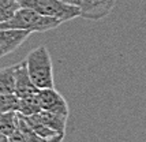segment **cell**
Instances as JSON below:
<instances>
[{
    "label": "cell",
    "instance_id": "3957f363",
    "mask_svg": "<svg viewBox=\"0 0 146 142\" xmlns=\"http://www.w3.org/2000/svg\"><path fill=\"white\" fill-rule=\"evenodd\" d=\"M19 4L44 17L60 21L62 23L79 18V8L64 0H19Z\"/></svg>",
    "mask_w": 146,
    "mask_h": 142
},
{
    "label": "cell",
    "instance_id": "2e32d148",
    "mask_svg": "<svg viewBox=\"0 0 146 142\" xmlns=\"http://www.w3.org/2000/svg\"><path fill=\"white\" fill-rule=\"evenodd\" d=\"M63 139H64V134H57V135H55V137L42 139L41 142H63Z\"/></svg>",
    "mask_w": 146,
    "mask_h": 142
},
{
    "label": "cell",
    "instance_id": "7c38bea8",
    "mask_svg": "<svg viewBox=\"0 0 146 142\" xmlns=\"http://www.w3.org/2000/svg\"><path fill=\"white\" fill-rule=\"evenodd\" d=\"M17 120L18 113L17 112H0V133L4 135H11L17 130Z\"/></svg>",
    "mask_w": 146,
    "mask_h": 142
},
{
    "label": "cell",
    "instance_id": "5bb4252c",
    "mask_svg": "<svg viewBox=\"0 0 146 142\" xmlns=\"http://www.w3.org/2000/svg\"><path fill=\"white\" fill-rule=\"evenodd\" d=\"M18 100L15 94H0V112H17Z\"/></svg>",
    "mask_w": 146,
    "mask_h": 142
},
{
    "label": "cell",
    "instance_id": "9c48e42d",
    "mask_svg": "<svg viewBox=\"0 0 146 142\" xmlns=\"http://www.w3.org/2000/svg\"><path fill=\"white\" fill-rule=\"evenodd\" d=\"M15 70L17 64L0 68V94H15Z\"/></svg>",
    "mask_w": 146,
    "mask_h": 142
},
{
    "label": "cell",
    "instance_id": "52a82bcc",
    "mask_svg": "<svg viewBox=\"0 0 146 142\" xmlns=\"http://www.w3.org/2000/svg\"><path fill=\"white\" fill-rule=\"evenodd\" d=\"M38 92V88L32 82V79L29 77L27 72V67H26V62L22 60L17 64V70H15V96L21 98V97H26L30 94H36Z\"/></svg>",
    "mask_w": 146,
    "mask_h": 142
},
{
    "label": "cell",
    "instance_id": "8fae6325",
    "mask_svg": "<svg viewBox=\"0 0 146 142\" xmlns=\"http://www.w3.org/2000/svg\"><path fill=\"white\" fill-rule=\"evenodd\" d=\"M21 116H22V115H21ZM23 119H25L26 123L32 127L33 131H34V133H36L40 138H42V139H46V138H51V137L57 135L53 130H51L49 127H46L44 123L38 119L37 115H32V116H23Z\"/></svg>",
    "mask_w": 146,
    "mask_h": 142
},
{
    "label": "cell",
    "instance_id": "ba28073f",
    "mask_svg": "<svg viewBox=\"0 0 146 142\" xmlns=\"http://www.w3.org/2000/svg\"><path fill=\"white\" fill-rule=\"evenodd\" d=\"M37 117L44 123L46 127L53 130L56 134H66V127H67V120L68 116L64 115H59V113H53L49 111L41 109L38 113H36Z\"/></svg>",
    "mask_w": 146,
    "mask_h": 142
},
{
    "label": "cell",
    "instance_id": "5b68a950",
    "mask_svg": "<svg viewBox=\"0 0 146 142\" xmlns=\"http://www.w3.org/2000/svg\"><path fill=\"white\" fill-rule=\"evenodd\" d=\"M37 97L41 109L49 111L53 113H59V115H64V116L70 115V108H68V104L66 101V98L55 88L38 89Z\"/></svg>",
    "mask_w": 146,
    "mask_h": 142
},
{
    "label": "cell",
    "instance_id": "4fadbf2b",
    "mask_svg": "<svg viewBox=\"0 0 146 142\" xmlns=\"http://www.w3.org/2000/svg\"><path fill=\"white\" fill-rule=\"evenodd\" d=\"M19 8V0H0V23L8 21Z\"/></svg>",
    "mask_w": 146,
    "mask_h": 142
},
{
    "label": "cell",
    "instance_id": "30bf717a",
    "mask_svg": "<svg viewBox=\"0 0 146 142\" xmlns=\"http://www.w3.org/2000/svg\"><path fill=\"white\" fill-rule=\"evenodd\" d=\"M41 111L40 103H38V97L37 93L36 94H30L26 97H21L18 100V112L19 115L22 116H32L36 115Z\"/></svg>",
    "mask_w": 146,
    "mask_h": 142
},
{
    "label": "cell",
    "instance_id": "277c9868",
    "mask_svg": "<svg viewBox=\"0 0 146 142\" xmlns=\"http://www.w3.org/2000/svg\"><path fill=\"white\" fill-rule=\"evenodd\" d=\"M79 8V17L90 21H100L111 14L116 0H64Z\"/></svg>",
    "mask_w": 146,
    "mask_h": 142
},
{
    "label": "cell",
    "instance_id": "6da1fadb",
    "mask_svg": "<svg viewBox=\"0 0 146 142\" xmlns=\"http://www.w3.org/2000/svg\"><path fill=\"white\" fill-rule=\"evenodd\" d=\"M26 67L32 82L38 89L55 88L53 81V66L49 51L45 45L34 48L25 59Z\"/></svg>",
    "mask_w": 146,
    "mask_h": 142
},
{
    "label": "cell",
    "instance_id": "8992f818",
    "mask_svg": "<svg viewBox=\"0 0 146 142\" xmlns=\"http://www.w3.org/2000/svg\"><path fill=\"white\" fill-rule=\"evenodd\" d=\"M32 33L15 29H0V58L14 52L25 42Z\"/></svg>",
    "mask_w": 146,
    "mask_h": 142
},
{
    "label": "cell",
    "instance_id": "e0dca14e",
    "mask_svg": "<svg viewBox=\"0 0 146 142\" xmlns=\"http://www.w3.org/2000/svg\"><path fill=\"white\" fill-rule=\"evenodd\" d=\"M0 142H8V137L0 133Z\"/></svg>",
    "mask_w": 146,
    "mask_h": 142
},
{
    "label": "cell",
    "instance_id": "7a4b0ae2",
    "mask_svg": "<svg viewBox=\"0 0 146 142\" xmlns=\"http://www.w3.org/2000/svg\"><path fill=\"white\" fill-rule=\"evenodd\" d=\"M60 25H62L60 21L44 17L30 8L21 7L10 19L0 23V29H15V30H26L30 33H42L53 30Z\"/></svg>",
    "mask_w": 146,
    "mask_h": 142
},
{
    "label": "cell",
    "instance_id": "9a60e30c",
    "mask_svg": "<svg viewBox=\"0 0 146 142\" xmlns=\"http://www.w3.org/2000/svg\"><path fill=\"white\" fill-rule=\"evenodd\" d=\"M8 142H27V141H26V138L23 137V134L17 129L11 135H8Z\"/></svg>",
    "mask_w": 146,
    "mask_h": 142
}]
</instances>
